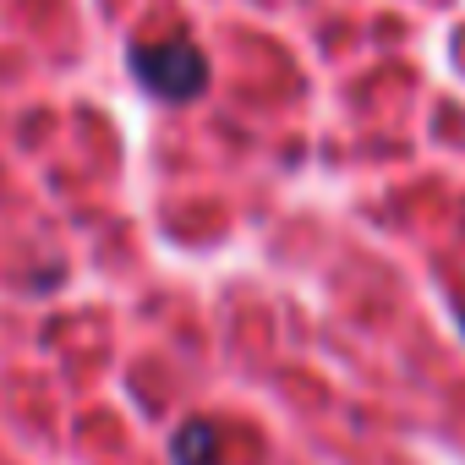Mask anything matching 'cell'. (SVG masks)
Returning a JSON list of instances; mask_svg holds the SVG:
<instances>
[{
  "label": "cell",
  "mask_w": 465,
  "mask_h": 465,
  "mask_svg": "<svg viewBox=\"0 0 465 465\" xmlns=\"http://www.w3.org/2000/svg\"><path fill=\"white\" fill-rule=\"evenodd\" d=\"M126 66L164 104H192V99L208 94V55L192 39H181V34L175 39H153V45H132Z\"/></svg>",
  "instance_id": "1"
},
{
  "label": "cell",
  "mask_w": 465,
  "mask_h": 465,
  "mask_svg": "<svg viewBox=\"0 0 465 465\" xmlns=\"http://www.w3.org/2000/svg\"><path fill=\"white\" fill-rule=\"evenodd\" d=\"M170 454H175V465H219V427L203 421V416H192V421L175 432Z\"/></svg>",
  "instance_id": "2"
},
{
  "label": "cell",
  "mask_w": 465,
  "mask_h": 465,
  "mask_svg": "<svg viewBox=\"0 0 465 465\" xmlns=\"http://www.w3.org/2000/svg\"><path fill=\"white\" fill-rule=\"evenodd\" d=\"M460 323H465V307H460Z\"/></svg>",
  "instance_id": "3"
}]
</instances>
